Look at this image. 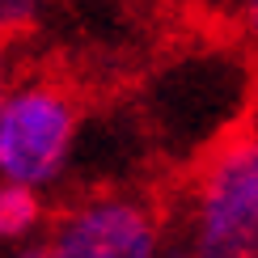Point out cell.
<instances>
[{
    "mask_svg": "<svg viewBox=\"0 0 258 258\" xmlns=\"http://www.w3.org/2000/svg\"><path fill=\"white\" fill-rule=\"evenodd\" d=\"M77 140V110L51 85L0 93V178L47 190L63 174Z\"/></svg>",
    "mask_w": 258,
    "mask_h": 258,
    "instance_id": "7a4b0ae2",
    "label": "cell"
},
{
    "mask_svg": "<svg viewBox=\"0 0 258 258\" xmlns=\"http://www.w3.org/2000/svg\"><path fill=\"white\" fill-rule=\"evenodd\" d=\"M42 224V190L0 178V241H26Z\"/></svg>",
    "mask_w": 258,
    "mask_h": 258,
    "instance_id": "277c9868",
    "label": "cell"
},
{
    "mask_svg": "<svg viewBox=\"0 0 258 258\" xmlns=\"http://www.w3.org/2000/svg\"><path fill=\"white\" fill-rule=\"evenodd\" d=\"M47 250L55 258H153L161 250V224L136 199L93 195L55 220Z\"/></svg>",
    "mask_w": 258,
    "mask_h": 258,
    "instance_id": "3957f363",
    "label": "cell"
},
{
    "mask_svg": "<svg viewBox=\"0 0 258 258\" xmlns=\"http://www.w3.org/2000/svg\"><path fill=\"white\" fill-rule=\"evenodd\" d=\"M186 241L203 258H258V136L208 161L190 195Z\"/></svg>",
    "mask_w": 258,
    "mask_h": 258,
    "instance_id": "6da1fadb",
    "label": "cell"
},
{
    "mask_svg": "<svg viewBox=\"0 0 258 258\" xmlns=\"http://www.w3.org/2000/svg\"><path fill=\"white\" fill-rule=\"evenodd\" d=\"M34 13H38V0H0V34L26 26Z\"/></svg>",
    "mask_w": 258,
    "mask_h": 258,
    "instance_id": "5b68a950",
    "label": "cell"
},
{
    "mask_svg": "<svg viewBox=\"0 0 258 258\" xmlns=\"http://www.w3.org/2000/svg\"><path fill=\"white\" fill-rule=\"evenodd\" d=\"M237 9H241V30H245V38L258 47V0H241Z\"/></svg>",
    "mask_w": 258,
    "mask_h": 258,
    "instance_id": "8992f818",
    "label": "cell"
},
{
    "mask_svg": "<svg viewBox=\"0 0 258 258\" xmlns=\"http://www.w3.org/2000/svg\"><path fill=\"white\" fill-rule=\"evenodd\" d=\"M0 93H5V55H0Z\"/></svg>",
    "mask_w": 258,
    "mask_h": 258,
    "instance_id": "52a82bcc",
    "label": "cell"
}]
</instances>
